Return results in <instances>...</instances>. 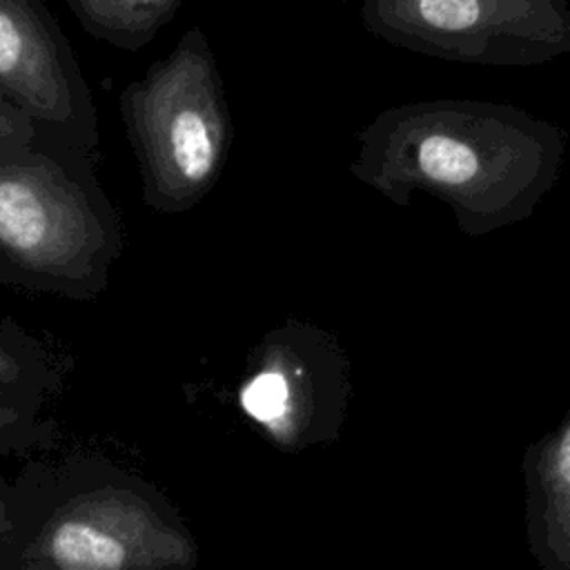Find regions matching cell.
<instances>
[{
    "mask_svg": "<svg viewBox=\"0 0 570 570\" xmlns=\"http://www.w3.org/2000/svg\"><path fill=\"white\" fill-rule=\"evenodd\" d=\"M13 532L0 570H196L178 508L91 452L31 459L11 479Z\"/></svg>",
    "mask_w": 570,
    "mask_h": 570,
    "instance_id": "cell-2",
    "label": "cell"
},
{
    "mask_svg": "<svg viewBox=\"0 0 570 570\" xmlns=\"http://www.w3.org/2000/svg\"><path fill=\"white\" fill-rule=\"evenodd\" d=\"M0 96L36 142L98 160V109L80 62L49 7L0 0Z\"/></svg>",
    "mask_w": 570,
    "mask_h": 570,
    "instance_id": "cell-7",
    "label": "cell"
},
{
    "mask_svg": "<svg viewBox=\"0 0 570 570\" xmlns=\"http://www.w3.org/2000/svg\"><path fill=\"white\" fill-rule=\"evenodd\" d=\"M67 7L91 38L138 51L174 20L183 0H67Z\"/></svg>",
    "mask_w": 570,
    "mask_h": 570,
    "instance_id": "cell-10",
    "label": "cell"
},
{
    "mask_svg": "<svg viewBox=\"0 0 570 570\" xmlns=\"http://www.w3.org/2000/svg\"><path fill=\"white\" fill-rule=\"evenodd\" d=\"M358 18L387 45L450 62L532 67L570 53L563 0H367Z\"/></svg>",
    "mask_w": 570,
    "mask_h": 570,
    "instance_id": "cell-5",
    "label": "cell"
},
{
    "mask_svg": "<svg viewBox=\"0 0 570 570\" xmlns=\"http://www.w3.org/2000/svg\"><path fill=\"white\" fill-rule=\"evenodd\" d=\"M36 142V131L27 118H22L0 96V147L27 149Z\"/></svg>",
    "mask_w": 570,
    "mask_h": 570,
    "instance_id": "cell-12",
    "label": "cell"
},
{
    "mask_svg": "<svg viewBox=\"0 0 570 570\" xmlns=\"http://www.w3.org/2000/svg\"><path fill=\"white\" fill-rule=\"evenodd\" d=\"M566 147L563 127L517 105L414 100L358 131L350 171L399 207L419 191L434 196L461 234L485 236L534 214L559 180Z\"/></svg>",
    "mask_w": 570,
    "mask_h": 570,
    "instance_id": "cell-1",
    "label": "cell"
},
{
    "mask_svg": "<svg viewBox=\"0 0 570 570\" xmlns=\"http://www.w3.org/2000/svg\"><path fill=\"white\" fill-rule=\"evenodd\" d=\"M118 105L142 203L160 214L198 205L218 183L232 145L229 107L205 31L187 29L167 58L122 89Z\"/></svg>",
    "mask_w": 570,
    "mask_h": 570,
    "instance_id": "cell-4",
    "label": "cell"
},
{
    "mask_svg": "<svg viewBox=\"0 0 570 570\" xmlns=\"http://www.w3.org/2000/svg\"><path fill=\"white\" fill-rule=\"evenodd\" d=\"M53 423L0 401V454H24L49 445Z\"/></svg>",
    "mask_w": 570,
    "mask_h": 570,
    "instance_id": "cell-11",
    "label": "cell"
},
{
    "mask_svg": "<svg viewBox=\"0 0 570 570\" xmlns=\"http://www.w3.org/2000/svg\"><path fill=\"white\" fill-rule=\"evenodd\" d=\"M525 539L541 570H570V405L521 456Z\"/></svg>",
    "mask_w": 570,
    "mask_h": 570,
    "instance_id": "cell-8",
    "label": "cell"
},
{
    "mask_svg": "<svg viewBox=\"0 0 570 570\" xmlns=\"http://www.w3.org/2000/svg\"><path fill=\"white\" fill-rule=\"evenodd\" d=\"M27 149H29V147H27ZM18 151H22V149H9V147H0V169H2V163H4L9 156L18 154Z\"/></svg>",
    "mask_w": 570,
    "mask_h": 570,
    "instance_id": "cell-14",
    "label": "cell"
},
{
    "mask_svg": "<svg viewBox=\"0 0 570 570\" xmlns=\"http://www.w3.org/2000/svg\"><path fill=\"white\" fill-rule=\"evenodd\" d=\"M11 494H13L11 481L0 474V563H2V559H4V552H7L9 541H11V532H13Z\"/></svg>",
    "mask_w": 570,
    "mask_h": 570,
    "instance_id": "cell-13",
    "label": "cell"
},
{
    "mask_svg": "<svg viewBox=\"0 0 570 570\" xmlns=\"http://www.w3.org/2000/svg\"><path fill=\"white\" fill-rule=\"evenodd\" d=\"M98 160L33 142L0 169V283L91 301L122 254V223Z\"/></svg>",
    "mask_w": 570,
    "mask_h": 570,
    "instance_id": "cell-3",
    "label": "cell"
},
{
    "mask_svg": "<svg viewBox=\"0 0 570 570\" xmlns=\"http://www.w3.org/2000/svg\"><path fill=\"white\" fill-rule=\"evenodd\" d=\"M350 399V356L338 336L301 318L261 338L238 385L240 412L287 454L336 443Z\"/></svg>",
    "mask_w": 570,
    "mask_h": 570,
    "instance_id": "cell-6",
    "label": "cell"
},
{
    "mask_svg": "<svg viewBox=\"0 0 570 570\" xmlns=\"http://www.w3.org/2000/svg\"><path fill=\"white\" fill-rule=\"evenodd\" d=\"M62 356L29 334L16 318L0 321V401L42 416L62 390Z\"/></svg>",
    "mask_w": 570,
    "mask_h": 570,
    "instance_id": "cell-9",
    "label": "cell"
}]
</instances>
